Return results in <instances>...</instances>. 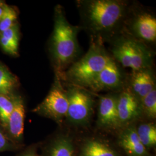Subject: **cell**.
<instances>
[{
	"instance_id": "1",
	"label": "cell",
	"mask_w": 156,
	"mask_h": 156,
	"mask_svg": "<svg viewBox=\"0 0 156 156\" xmlns=\"http://www.w3.org/2000/svg\"><path fill=\"white\" fill-rule=\"evenodd\" d=\"M78 4L84 24L90 32L98 35L117 28L127 11V4L122 1H80Z\"/></svg>"
},
{
	"instance_id": "2",
	"label": "cell",
	"mask_w": 156,
	"mask_h": 156,
	"mask_svg": "<svg viewBox=\"0 0 156 156\" xmlns=\"http://www.w3.org/2000/svg\"><path fill=\"white\" fill-rule=\"evenodd\" d=\"M54 30L51 38V53L57 76L62 79L66 69L79 55L78 32L80 27L68 22L61 6H56Z\"/></svg>"
},
{
	"instance_id": "3",
	"label": "cell",
	"mask_w": 156,
	"mask_h": 156,
	"mask_svg": "<svg viewBox=\"0 0 156 156\" xmlns=\"http://www.w3.org/2000/svg\"><path fill=\"white\" fill-rule=\"evenodd\" d=\"M110 58L100 40L93 41L86 54L68 67L62 79L73 85L89 89Z\"/></svg>"
},
{
	"instance_id": "4",
	"label": "cell",
	"mask_w": 156,
	"mask_h": 156,
	"mask_svg": "<svg viewBox=\"0 0 156 156\" xmlns=\"http://www.w3.org/2000/svg\"><path fill=\"white\" fill-rule=\"evenodd\" d=\"M113 59L133 72L148 69L152 64L151 51L140 41L131 37H120L112 48Z\"/></svg>"
},
{
	"instance_id": "5",
	"label": "cell",
	"mask_w": 156,
	"mask_h": 156,
	"mask_svg": "<svg viewBox=\"0 0 156 156\" xmlns=\"http://www.w3.org/2000/svg\"><path fill=\"white\" fill-rule=\"evenodd\" d=\"M66 90L68 100L67 116L73 123H86L91 116L93 98L91 94L83 87L70 85Z\"/></svg>"
},
{
	"instance_id": "6",
	"label": "cell",
	"mask_w": 156,
	"mask_h": 156,
	"mask_svg": "<svg viewBox=\"0 0 156 156\" xmlns=\"http://www.w3.org/2000/svg\"><path fill=\"white\" fill-rule=\"evenodd\" d=\"M60 78L56 77L55 82L45 100L35 111L56 120H60L67 116L68 100L66 90L60 82Z\"/></svg>"
},
{
	"instance_id": "7",
	"label": "cell",
	"mask_w": 156,
	"mask_h": 156,
	"mask_svg": "<svg viewBox=\"0 0 156 156\" xmlns=\"http://www.w3.org/2000/svg\"><path fill=\"white\" fill-rule=\"evenodd\" d=\"M123 83V76L119 66L111 57L105 67L90 84L89 89L93 91L114 90L120 88Z\"/></svg>"
},
{
	"instance_id": "8",
	"label": "cell",
	"mask_w": 156,
	"mask_h": 156,
	"mask_svg": "<svg viewBox=\"0 0 156 156\" xmlns=\"http://www.w3.org/2000/svg\"><path fill=\"white\" fill-rule=\"evenodd\" d=\"M117 109L121 124L129 122L137 117L142 107L140 100L130 90H126L117 95Z\"/></svg>"
},
{
	"instance_id": "9",
	"label": "cell",
	"mask_w": 156,
	"mask_h": 156,
	"mask_svg": "<svg viewBox=\"0 0 156 156\" xmlns=\"http://www.w3.org/2000/svg\"><path fill=\"white\" fill-rule=\"evenodd\" d=\"M117 95L107 94L100 99L98 123L101 126L116 127L120 125L117 109Z\"/></svg>"
},
{
	"instance_id": "10",
	"label": "cell",
	"mask_w": 156,
	"mask_h": 156,
	"mask_svg": "<svg viewBox=\"0 0 156 156\" xmlns=\"http://www.w3.org/2000/svg\"><path fill=\"white\" fill-rule=\"evenodd\" d=\"M131 91L140 101L156 89L154 75L149 68L134 71L131 79Z\"/></svg>"
},
{
	"instance_id": "11",
	"label": "cell",
	"mask_w": 156,
	"mask_h": 156,
	"mask_svg": "<svg viewBox=\"0 0 156 156\" xmlns=\"http://www.w3.org/2000/svg\"><path fill=\"white\" fill-rule=\"evenodd\" d=\"M131 29L138 38L149 42L156 39V17L150 13H143L134 19Z\"/></svg>"
},
{
	"instance_id": "12",
	"label": "cell",
	"mask_w": 156,
	"mask_h": 156,
	"mask_svg": "<svg viewBox=\"0 0 156 156\" xmlns=\"http://www.w3.org/2000/svg\"><path fill=\"white\" fill-rule=\"evenodd\" d=\"M15 106L9 119L7 127L9 133L15 140L22 138L24 131L25 108L22 99L20 97L14 101Z\"/></svg>"
},
{
	"instance_id": "13",
	"label": "cell",
	"mask_w": 156,
	"mask_h": 156,
	"mask_svg": "<svg viewBox=\"0 0 156 156\" xmlns=\"http://www.w3.org/2000/svg\"><path fill=\"white\" fill-rule=\"evenodd\" d=\"M120 144L128 154L134 156H144L146 153L145 146L142 144L136 133V129L129 128L122 134Z\"/></svg>"
},
{
	"instance_id": "14",
	"label": "cell",
	"mask_w": 156,
	"mask_h": 156,
	"mask_svg": "<svg viewBox=\"0 0 156 156\" xmlns=\"http://www.w3.org/2000/svg\"><path fill=\"white\" fill-rule=\"evenodd\" d=\"M81 156H117L106 145L97 140H90L84 146Z\"/></svg>"
},
{
	"instance_id": "15",
	"label": "cell",
	"mask_w": 156,
	"mask_h": 156,
	"mask_svg": "<svg viewBox=\"0 0 156 156\" xmlns=\"http://www.w3.org/2000/svg\"><path fill=\"white\" fill-rule=\"evenodd\" d=\"M136 133L143 145L149 147L156 144V128L153 124L147 123L140 125Z\"/></svg>"
},
{
	"instance_id": "16",
	"label": "cell",
	"mask_w": 156,
	"mask_h": 156,
	"mask_svg": "<svg viewBox=\"0 0 156 156\" xmlns=\"http://www.w3.org/2000/svg\"><path fill=\"white\" fill-rule=\"evenodd\" d=\"M14 76L4 67L0 66V94L7 95L16 83Z\"/></svg>"
},
{
	"instance_id": "17",
	"label": "cell",
	"mask_w": 156,
	"mask_h": 156,
	"mask_svg": "<svg viewBox=\"0 0 156 156\" xmlns=\"http://www.w3.org/2000/svg\"><path fill=\"white\" fill-rule=\"evenodd\" d=\"M14 106V101H12L7 95L0 94V120L5 127H7Z\"/></svg>"
},
{
	"instance_id": "18",
	"label": "cell",
	"mask_w": 156,
	"mask_h": 156,
	"mask_svg": "<svg viewBox=\"0 0 156 156\" xmlns=\"http://www.w3.org/2000/svg\"><path fill=\"white\" fill-rule=\"evenodd\" d=\"M17 16L16 12L14 9L5 5L2 15L0 19V33L14 26Z\"/></svg>"
},
{
	"instance_id": "19",
	"label": "cell",
	"mask_w": 156,
	"mask_h": 156,
	"mask_svg": "<svg viewBox=\"0 0 156 156\" xmlns=\"http://www.w3.org/2000/svg\"><path fill=\"white\" fill-rule=\"evenodd\" d=\"M141 107L148 117L154 119L156 116V90H153L141 100Z\"/></svg>"
},
{
	"instance_id": "20",
	"label": "cell",
	"mask_w": 156,
	"mask_h": 156,
	"mask_svg": "<svg viewBox=\"0 0 156 156\" xmlns=\"http://www.w3.org/2000/svg\"><path fill=\"white\" fill-rule=\"evenodd\" d=\"M71 143L67 139H60L54 145L50 156H73Z\"/></svg>"
},
{
	"instance_id": "21",
	"label": "cell",
	"mask_w": 156,
	"mask_h": 156,
	"mask_svg": "<svg viewBox=\"0 0 156 156\" xmlns=\"http://www.w3.org/2000/svg\"><path fill=\"white\" fill-rule=\"evenodd\" d=\"M0 35L5 38L10 42H11L13 44L18 46L19 45V33L18 29L16 26L12 27L11 28H9L5 31L0 33Z\"/></svg>"
},
{
	"instance_id": "22",
	"label": "cell",
	"mask_w": 156,
	"mask_h": 156,
	"mask_svg": "<svg viewBox=\"0 0 156 156\" xmlns=\"http://www.w3.org/2000/svg\"><path fill=\"white\" fill-rule=\"evenodd\" d=\"M0 44L6 53L12 55H15L17 53L18 46L13 44L11 42L5 38L0 35Z\"/></svg>"
},
{
	"instance_id": "23",
	"label": "cell",
	"mask_w": 156,
	"mask_h": 156,
	"mask_svg": "<svg viewBox=\"0 0 156 156\" xmlns=\"http://www.w3.org/2000/svg\"><path fill=\"white\" fill-rule=\"evenodd\" d=\"M12 147L11 141L0 130V152L11 149Z\"/></svg>"
},
{
	"instance_id": "24",
	"label": "cell",
	"mask_w": 156,
	"mask_h": 156,
	"mask_svg": "<svg viewBox=\"0 0 156 156\" xmlns=\"http://www.w3.org/2000/svg\"><path fill=\"white\" fill-rule=\"evenodd\" d=\"M4 5H2L0 6V19L2 17L3 12H4Z\"/></svg>"
},
{
	"instance_id": "25",
	"label": "cell",
	"mask_w": 156,
	"mask_h": 156,
	"mask_svg": "<svg viewBox=\"0 0 156 156\" xmlns=\"http://www.w3.org/2000/svg\"><path fill=\"white\" fill-rule=\"evenodd\" d=\"M23 156H38L37 154H35V153H26L25 154H24Z\"/></svg>"
},
{
	"instance_id": "26",
	"label": "cell",
	"mask_w": 156,
	"mask_h": 156,
	"mask_svg": "<svg viewBox=\"0 0 156 156\" xmlns=\"http://www.w3.org/2000/svg\"><path fill=\"white\" fill-rule=\"evenodd\" d=\"M3 5V4H2V2L0 1V6H1Z\"/></svg>"
}]
</instances>
